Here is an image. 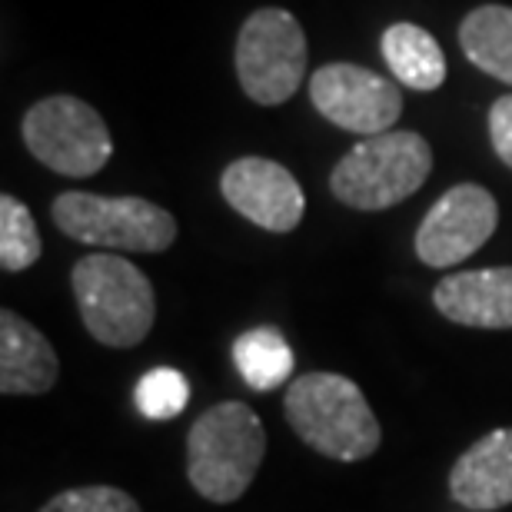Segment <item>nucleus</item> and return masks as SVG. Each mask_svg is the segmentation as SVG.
<instances>
[{"label":"nucleus","mask_w":512,"mask_h":512,"mask_svg":"<svg viewBox=\"0 0 512 512\" xmlns=\"http://www.w3.org/2000/svg\"><path fill=\"white\" fill-rule=\"evenodd\" d=\"M489 140H493L496 157L512 170V94L499 97L489 107Z\"/></svg>","instance_id":"aec40b11"},{"label":"nucleus","mask_w":512,"mask_h":512,"mask_svg":"<svg viewBox=\"0 0 512 512\" xmlns=\"http://www.w3.org/2000/svg\"><path fill=\"white\" fill-rule=\"evenodd\" d=\"M499 227L496 197L479 183L446 190L416 230V256L426 266L446 270L469 260Z\"/></svg>","instance_id":"1a4fd4ad"},{"label":"nucleus","mask_w":512,"mask_h":512,"mask_svg":"<svg viewBox=\"0 0 512 512\" xmlns=\"http://www.w3.org/2000/svg\"><path fill=\"white\" fill-rule=\"evenodd\" d=\"M40 233L24 203L14 193L0 197V266L7 273H20L40 260Z\"/></svg>","instance_id":"f3484780"},{"label":"nucleus","mask_w":512,"mask_h":512,"mask_svg":"<svg viewBox=\"0 0 512 512\" xmlns=\"http://www.w3.org/2000/svg\"><path fill=\"white\" fill-rule=\"evenodd\" d=\"M449 496L473 512H493L512 503V429H493L456 459Z\"/></svg>","instance_id":"f8f14e48"},{"label":"nucleus","mask_w":512,"mask_h":512,"mask_svg":"<svg viewBox=\"0 0 512 512\" xmlns=\"http://www.w3.org/2000/svg\"><path fill=\"white\" fill-rule=\"evenodd\" d=\"M70 283L80 320L97 343L130 350L147 340L157 320V300L140 266L117 253H90L74 263Z\"/></svg>","instance_id":"7ed1b4c3"},{"label":"nucleus","mask_w":512,"mask_h":512,"mask_svg":"<svg viewBox=\"0 0 512 512\" xmlns=\"http://www.w3.org/2000/svg\"><path fill=\"white\" fill-rule=\"evenodd\" d=\"M233 366L243 376V383L256 393H270L293 376V350L280 333L270 326H256L237 336L233 343Z\"/></svg>","instance_id":"dca6fc26"},{"label":"nucleus","mask_w":512,"mask_h":512,"mask_svg":"<svg viewBox=\"0 0 512 512\" xmlns=\"http://www.w3.org/2000/svg\"><path fill=\"white\" fill-rule=\"evenodd\" d=\"M306 34L290 10L263 7L237 37V77L253 104H286L306 77Z\"/></svg>","instance_id":"423d86ee"},{"label":"nucleus","mask_w":512,"mask_h":512,"mask_svg":"<svg viewBox=\"0 0 512 512\" xmlns=\"http://www.w3.org/2000/svg\"><path fill=\"white\" fill-rule=\"evenodd\" d=\"M54 223L64 237L104 250L160 253L177 240V220L143 197H100L70 190L54 200Z\"/></svg>","instance_id":"39448f33"},{"label":"nucleus","mask_w":512,"mask_h":512,"mask_svg":"<svg viewBox=\"0 0 512 512\" xmlns=\"http://www.w3.org/2000/svg\"><path fill=\"white\" fill-rule=\"evenodd\" d=\"M60 373L54 346L14 310L0 313V393L44 396Z\"/></svg>","instance_id":"ddd939ff"},{"label":"nucleus","mask_w":512,"mask_h":512,"mask_svg":"<svg viewBox=\"0 0 512 512\" xmlns=\"http://www.w3.org/2000/svg\"><path fill=\"white\" fill-rule=\"evenodd\" d=\"M40 512H143L133 496L117 486H77L54 496Z\"/></svg>","instance_id":"6ab92c4d"},{"label":"nucleus","mask_w":512,"mask_h":512,"mask_svg":"<svg viewBox=\"0 0 512 512\" xmlns=\"http://www.w3.org/2000/svg\"><path fill=\"white\" fill-rule=\"evenodd\" d=\"M459 47L483 74L512 87V7H476L459 27Z\"/></svg>","instance_id":"2eb2a0df"},{"label":"nucleus","mask_w":512,"mask_h":512,"mask_svg":"<svg viewBox=\"0 0 512 512\" xmlns=\"http://www.w3.org/2000/svg\"><path fill=\"white\" fill-rule=\"evenodd\" d=\"M223 200L240 217L270 233H290L300 227L306 200L300 183L283 163L266 157H240L233 160L220 177Z\"/></svg>","instance_id":"9d476101"},{"label":"nucleus","mask_w":512,"mask_h":512,"mask_svg":"<svg viewBox=\"0 0 512 512\" xmlns=\"http://www.w3.org/2000/svg\"><path fill=\"white\" fill-rule=\"evenodd\" d=\"M433 303L449 323L473 330H512V266L446 276L433 290Z\"/></svg>","instance_id":"9b49d317"},{"label":"nucleus","mask_w":512,"mask_h":512,"mask_svg":"<svg viewBox=\"0 0 512 512\" xmlns=\"http://www.w3.org/2000/svg\"><path fill=\"white\" fill-rule=\"evenodd\" d=\"M383 57L386 67L403 87L413 90H436L446 80V57L443 47L429 30L416 24H393L383 34Z\"/></svg>","instance_id":"4468645a"},{"label":"nucleus","mask_w":512,"mask_h":512,"mask_svg":"<svg viewBox=\"0 0 512 512\" xmlns=\"http://www.w3.org/2000/svg\"><path fill=\"white\" fill-rule=\"evenodd\" d=\"M137 409L153 423H167V419H177L190 403V383L187 376L173 366H157L150 370L143 380L137 383Z\"/></svg>","instance_id":"a211bd4d"},{"label":"nucleus","mask_w":512,"mask_h":512,"mask_svg":"<svg viewBox=\"0 0 512 512\" xmlns=\"http://www.w3.org/2000/svg\"><path fill=\"white\" fill-rule=\"evenodd\" d=\"M433 170V150L413 130L366 137L333 167V197L353 210H389L423 187Z\"/></svg>","instance_id":"20e7f679"},{"label":"nucleus","mask_w":512,"mask_h":512,"mask_svg":"<svg viewBox=\"0 0 512 512\" xmlns=\"http://www.w3.org/2000/svg\"><path fill=\"white\" fill-rule=\"evenodd\" d=\"M266 453L260 416L247 403H217L193 423L187 436L190 486L210 503H237L253 486Z\"/></svg>","instance_id":"f03ea898"},{"label":"nucleus","mask_w":512,"mask_h":512,"mask_svg":"<svg viewBox=\"0 0 512 512\" xmlns=\"http://www.w3.org/2000/svg\"><path fill=\"white\" fill-rule=\"evenodd\" d=\"M310 100L333 127L380 137L403 114V94L393 80L356 64H326L310 77Z\"/></svg>","instance_id":"6e6552de"},{"label":"nucleus","mask_w":512,"mask_h":512,"mask_svg":"<svg viewBox=\"0 0 512 512\" xmlns=\"http://www.w3.org/2000/svg\"><path fill=\"white\" fill-rule=\"evenodd\" d=\"M24 143L34 157L64 177H94L107 167L114 140L104 117L77 97H47L24 114Z\"/></svg>","instance_id":"0eeeda50"},{"label":"nucleus","mask_w":512,"mask_h":512,"mask_svg":"<svg viewBox=\"0 0 512 512\" xmlns=\"http://www.w3.org/2000/svg\"><path fill=\"white\" fill-rule=\"evenodd\" d=\"M286 423L306 446L336 463H360L380 449V419L363 389L340 373H303L286 389Z\"/></svg>","instance_id":"f257e3e1"}]
</instances>
